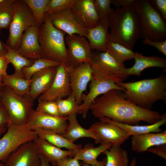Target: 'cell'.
I'll return each mask as SVG.
<instances>
[{
    "mask_svg": "<svg viewBox=\"0 0 166 166\" xmlns=\"http://www.w3.org/2000/svg\"><path fill=\"white\" fill-rule=\"evenodd\" d=\"M38 137L43 139L59 148H63L68 150H76L82 148L81 144L72 143L60 135L53 131L43 128H36L33 130Z\"/></svg>",
    "mask_w": 166,
    "mask_h": 166,
    "instance_id": "cell-28",
    "label": "cell"
},
{
    "mask_svg": "<svg viewBox=\"0 0 166 166\" xmlns=\"http://www.w3.org/2000/svg\"><path fill=\"white\" fill-rule=\"evenodd\" d=\"M33 141L39 154L44 157L53 166H56L58 162L65 157L73 158L76 151L62 150L38 137Z\"/></svg>",
    "mask_w": 166,
    "mask_h": 166,
    "instance_id": "cell-22",
    "label": "cell"
},
{
    "mask_svg": "<svg viewBox=\"0 0 166 166\" xmlns=\"http://www.w3.org/2000/svg\"><path fill=\"white\" fill-rule=\"evenodd\" d=\"M132 4L138 15L141 37L143 39L154 41L166 39V23L148 0H134Z\"/></svg>",
    "mask_w": 166,
    "mask_h": 166,
    "instance_id": "cell-5",
    "label": "cell"
},
{
    "mask_svg": "<svg viewBox=\"0 0 166 166\" xmlns=\"http://www.w3.org/2000/svg\"><path fill=\"white\" fill-rule=\"evenodd\" d=\"M4 85L10 88L15 93L21 96H29L31 80L19 77L14 74L2 76Z\"/></svg>",
    "mask_w": 166,
    "mask_h": 166,
    "instance_id": "cell-29",
    "label": "cell"
},
{
    "mask_svg": "<svg viewBox=\"0 0 166 166\" xmlns=\"http://www.w3.org/2000/svg\"><path fill=\"white\" fill-rule=\"evenodd\" d=\"M17 0H0V6L15 4Z\"/></svg>",
    "mask_w": 166,
    "mask_h": 166,
    "instance_id": "cell-49",
    "label": "cell"
},
{
    "mask_svg": "<svg viewBox=\"0 0 166 166\" xmlns=\"http://www.w3.org/2000/svg\"><path fill=\"white\" fill-rule=\"evenodd\" d=\"M47 16L53 26L66 35L76 34L85 37L88 29L79 22L70 9Z\"/></svg>",
    "mask_w": 166,
    "mask_h": 166,
    "instance_id": "cell-16",
    "label": "cell"
},
{
    "mask_svg": "<svg viewBox=\"0 0 166 166\" xmlns=\"http://www.w3.org/2000/svg\"><path fill=\"white\" fill-rule=\"evenodd\" d=\"M90 64L93 76L99 79L112 80L117 83L128 77L124 65L117 62L107 51L93 53Z\"/></svg>",
    "mask_w": 166,
    "mask_h": 166,
    "instance_id": "cell-7",
    "label": "cell"
},
{
    "mask_svg": "<svg viewBox=\"0 0 166 166\" xmlns=\"http://www.w3.org/2000/svg\"><path fill=\"white\" fill-rule=\"evenodd\" d=\"M111 2L112 0H94L95 10L100 18L108 17L113 9Z\"/></svg>",
    "mask_w": 166,
    "mask_h": 166,
    "instance_id": "cell-39",
    "label": "cell"
},
{
    "mask_svg": "<svg viewBox=\"0 0 166 166\" xmlns=\"http://www.w3.org/2000/svg\"><path fill=\"white\" fill-rule=\"evenodd\" d=\"M26 58L35 60L42 57V49L38 40V27H31L26 30L20 38L18 50Z\"/></svg>",
    "mask_w": 166,
    "mask_h": 166,
    "instance_id": "cell-18",
    "label": "cell"
},
{
    "mask_svg": "<svg viewBox=\"0 0 166 166\" xmlns=\"http://www.w3.org/2000/svg\"><path fill=\"white\" fill-rule=\"evenodd\" d=\"M77 0H49L47 5L45 15L67 9H71Z\"/></svg>",
    "mask_w": 166,
    "mask_h": 166,
    "instance_id": "cell-36",
    "label": "cell"
},
{
    "mask_svg": "<svg viewBox=\"0 0 166 166\" xmlns=\"http://www.w3.org/2000/svg\"><path fill=\"white\" fill-rule=\"evenodd\" d=\"M9 63L5 56H0V76H3L7 74L6 70Z\"/></svg>",
    "mask_w": 166,
    "mask_h": 166,
    "instance_id": "cell-45",
    "label": "cell"
},
{
    "mask_svg": "<svg viewBox=\"0 0 166 166\" xmlns=\"http://www.w3.org/2000/svg\"><path fill=\"white\" fill-rule=\"evenodd\" d=\"M136 159L135 157H134L130 163V166H136Z\"/></svg>",
    "mask_w": 166,
    "mask_h": 166,
    "instance_id": "cell-52",
    "label": "cell"
},
{
    "mask_svg": "<svg viewBox=\"0 0 166 166\" xmlns=\"http://www.w3.org/2000/svg\"><path fill=\"white\" fill-rule=\"evenodd\" d=\"M103 153L106 156V166H128V152L121 146L112 145Z\"/></svg>",
    "mask_w": 166,
    "mask_h": 166,
    "instance_id": "cell-31",
    "label": "cell"
},
{
    "mask_svg": "<svg viewBox=\"0 0 166 166\" xmlns=\"http://www.w3.org/2000/svg\"><path fill=\"white\" fill-rule=\"evenodd\" d=\"M77 115L73 114L67 117V125L62 135L73 143L80 138L86 137L93 139L97 143L96 137L89 129L85 128L80 124L77 119Z\"/></svg>",
    "mask_w": 166,
    "mask_h": 166,
    "instance_id": "cell-26",
    "label": "cell"
},
{
    "mask_svg": "<svg viewBox=\"0 0 166 166\" xmlns=\"http://www.w3.org/2000/svg\"><path fill=\"white\" fill-rule=\"evenodd\" d=\"M152 7L160 15L163 19L166 21V0H148Z\"/></svg>",
    "mask_w": 166,
    "mask_h": 166,
    "instance_id": "cell-40",
    "label": "cell"
},
{
    "mask_svg": "<svg viewBox=\"0 0 166 166\" xmlns=\"http://www.w3.org/2000/svg\"><path fill=\"white\" fill-rule=\"evenodd\" d=\"M15 4L0 6V30L9 29L13 17Z\"/></svg>",
    "mask_w": 166,
    "mask_h": 166,
    "instance_id": "cell-37",
    "label": "cell"
},
{
    "mask_svg": "<svg viewBox=\"0 0 166 166\" xmlns=\"http://www.w3.org/2000/svg\"><path fill=\"white\" fill-rule=\"evenodd\" d=\"M122 91L111 90L97 98L90 109L93 116L131 125H138L141 121L152 124L161 119L159 112L137 106L125 98Z\"/></svg>",
    "mask_w": 166,
    "mask_h": 166,
    "instance_id": "cell-1",
    "label": "cell"
},
{
    "mask_svg": "<svg viewBox=\"0 0 166 166\" xmlns=\"http://www.w3.org/2000/svg\"><path fill=\"white\" fill-rule=\"evenodd\" d=\"M10 121L7 112L1 102L0 103V127L7 126Z\"/></svg>",
    "mask_w": 166,
    "mask_h": 166,
    "instance_id": "cell-43",
    "label": "cell"
},
{
    "mask_svg": "<svg viewBox=\"0 0 166 166\" xmlns=\"http://www.w3.org/2000/svg\"><path fill=\"white\" fill-rule=\"evenodd\" d=\"M67 123V117L49 115L34 110L27 124L33 130L36 128H43L62 135Z\"/></svg>",
    "mask_w": 166,
    "mask_h": 166,
    "instance_id": "cell-17",
    "label": "cell"
},
{
    "mask_svg": "<svg viewBox=\"0 0 166 166\" xmlns=\"http://www.w3.org/2000/svg\"><path fill=\"white\" fill-rule=\"evenodd\" d=\"M7 52L4 43H2L0 40V56H5Z\"/></svg>",
    "mask_w": 166,
    "mask_h": 166,
    "instance_id": "cell-50",
    "label": "cell"
},
{
    "mask_svg": "<svg viewBox=\"0 0 166 166\" xmlns=\"http://www.w3.org/2000/svg\"><path fill=\"white\" fill-rule=\"evenodd\" d=\"M142 42L145 44L154 47L160 52L166 56V39L161 41H154L148 39H144L143 40Z\"/></svg>",
    "mask_w": 166,
    "mask_h": 166,
    "instance_id": "cell-41",
    "label": "cell"
},
{
    "mask_svg": "<svg viewBox=\"0 0 166 166\" xmlns=\"http://www.w3.org/2000/svg\"><path fill=\"white\" fill-rule=\"evenodd\" d=\"M100 121L109 122L121 128L130 135L136 136L149 133H157L162 131L161 127L166 123V113L161 115V119L156 123L149 125H131L113 121L107 118H99Z\"/></svg>",
    "mask_w": 166,
    "mask_h": 166,
    "instance_id": "cell-25",
    "label": "cell"
},
{
    "mask_svg": "<svg viewBox=\"0 0 166 166\" xmlns=\"http://www.w3.org/2000/svg\"><path fill=\"white\" fill-rule=\"evenodd\" d=\"M65 35L53 26L48 17L45 16L43 23L38 27V40L42 49V57L69 65Z\"/></svg>",
    "mask_w": 166,
    "mask_h": 166,
    "instance_id": "cell-4",
    "label": "cell"
},
{
    "mask_svg": "<svg viewBox=\"0 0 166 166\" xmlns=\"http://www.w3.org/2000/svg\"><path fill=\"white\" fill-rule=\"evenodd\" d=\"M133 59L135 63L131 67L126 68L125 72L128 76L133 75L140 76L145 69L152 67H159L166 71V60L164 58L156 56H145L138 52H135Z\"/></svg>",
    "mask_w": 166,
    "mask_h": 166,
    "instance_id": "cell-23",
    "label": "cell"
},
{
    "mask_svg": "<svg viewBox=\"0 0 166 166\" xmlns=\"http://www.w3.org/2000/svg\"><path fill=\"white\" fill-rule=\"evenodd\" d=\"M89 87V93L86 94H82V103L79 105L81 114L84 118L86 117L91 105L98 97L111 90L115 89L123 91L124 90L113 80L99 79L93 75Z\"/></svg>",
    "mask_w": 166,
    "mask_h": 166,
    "instance_id": "cell-13",
    "label": "cell"
},
{
    "mask_svg": "<svg viewBox=\"0 0 166 166\" xmlns=\"http://www.w3.org/2000/svg\"><path fill=\"white\" fill-rule=\"evenodd\" d=\"M112 145L106 143H101L97 147L91 144H87L83 148L76 150L73 158L82 161V163L89 165L97 164L98 156L106 150L109 148Z\"/></svg>",
    "mask_w": 166,
    "mask_h": 166,
    "instance_id": "cell-27",
    "label": "cell"
},
{
    "mask_svg": "<svg viewBox=\"0 0 166 166\" xmlns=\"http://www.w3.org/2000/svg\"><path fill=\"white\" fill-rule=\"evenodd\" d=\"M56 101L60 116L67 117L71 114L81 113L80 105L78 103L75 95L72 92L66 98L58 99Z\"/></svg>",
    "mask_w": 166,
    "mask_h": 166,
    "instance_id": "cell-33",
    "label": "cell"
},
{
    "mask_svg": "<svg viewBox=\"0 0 166 166\" xmlns=\"http://www.w3.org/2000/svg\"><path fill=\"white\" fill-rule=\"evenodd\" d=\"M69 65L61 63L56 67V73L49 88L40 95L38 100L56 101L67 97L71 93L68 70Z\"/></svg>",
    "mask_w": 166,
    "mask_h": 166,
    "instance_id": "cell-12",
    "label": "cell"
},
{
    "mask_svg": "<svg viewBox=\"0 0 166 166\" xmlns=\"http://www.w3.org/2000/svg\"><path fill=\"white\" fill-rule=\"evenodd\" d=\"M7 130L0 139V161L3 163L7 156L23 144L34 141L38 136L27 124L19 125L10 121Z\"/></svg>",
    "mask_w": 166,
    "mask_h": 166,
    "instance_id": "cell-9",
    "label": "cell"
},
{
    "mask_svg": "<svg viewBox=\"0 0 166 166\" xmlns=\"http://www.w3.org/2000/svg\"><path fill=\"white\" fill-rule=\"evenodd\" d=\"M1 102L7 112L10 121L19 125L27 124L34 110V101L28 95H17L4 85Z\"/></svg>",
    "mask_w": 166,
    "mask_h": 166,
    "instance_id": "cell-6",
    "label": "cell"
},
{
    "mask_svg": "<svg viewBox=\"0 0 166 166\" xmlns=\"http://www.w3.org/2000/svg\"><path fill=\"white\" fill-rule=\"evenodd\" d=\"M92 50L106 52L110 41L109 23L107 17L100 18L97 25L88 29L85 37Z\"/></svg>",
    "mask_w": 166,
    "mask_h": 166,
    "instance_id": "cell-19",
    "label": "cell"
},
{
    "mask_svg": "<svg viewBox=\"0 0 166 166\" xmlns=\"http://www.w3.org/2000/svg\"><path fill=\"white\" fill-rule=\"evenodd\" d=\"M97 139V143H108L121 146L130 135L123 129L110 122L100 121L89 128Z\"/></svg>",
    "mask_w": 166,
    "mask_h": 166,
    "instance_id": "cell-11",
    "label": "cell"
},
{
    "mask_svg": "<svg viewBox=\"0 0 166 166\" xmlns=\"http://www.w3.org/2000/svg\"><path fill=\"white\" fill-rule=\"evenodd\" d=\"M40 163L39 154L33 141L21 145L3 163L5 166H38Z\"/></svg>",
    "mask_w": 166,
    "mask_h": 166,
    "instance_id": "cell-14",
    "label": "cell"
},
{
    "mask_svg": "<svg viewBox=\"0 0 166 166\" xmlns=\"http://www.w3.org/2000/svg\"><path fill=\"white\" fill-rule=\"evenodd\" d=\"M147 151L166 160V144L153 146L149 148Z\"/></svg>",
    "mask_w": 166,
    "mask_h": 166,
    "instance_id": "cell-42",
    "label": "cell"
},
{
    "mask_svg": "<svg viewBox=\"0 0 166 166\" xmlns=\"http://www.w3.org/2000/svg\"><path fill=\"white\" fill-rule=\"evenodd\" d=\"M134 0H112L111 4L117 9L132 4Z\"/></svg>",
    "mask_w": 166,
    "mask_h": 166,
    "instance_id": "cell-46",
    "label": "cell"
},
{
    "mask_svg": "<svg viewBox=\"0 0 166 166\" xmlns=\"http://www.w3.org/2000/svg\"><path fill=\"white\" fill-rule=\"evenodd\" d=\"M110 40L132 50L140 38L139 20L132 4L113 9L108 16Z\"/></svg>",
    "mask_w": 166,
    "mask_h": 166,
    "instance_id": "cell-2",
    "label": "cell"
},
{
    "mask_svg": "<svg viewBox=\"0 0 166 166\" xmlns=\"http://www.w3.org/2000/svg\"><path fill=\"white\" fill-rule=\"evenodd\" d=\"M79 22L87 29L96 26L100 18L94 4V0H77L71 8Z\"/></svg>",
    "mask_w": 166,
    "mask_h": 166,
    "instance_id": "cell-20",
    "label": "cell"
},
{
    "mask_svg": "<svg viewBox=\"0 0 166 166\" xmlns=\"http://www.w3.org/2000/svg\"><path fill=\"white\" fill-rule=\"evenodd\" d=\"M56 166H81L79 161L69 156L65 157L60 160Z\"/></svg>",
    "mask_w": 166,
    "mask_h": 166,
    "instance_id": "cell-44",
    "label": "cell"
},
{
    "mask_svg": "<svg viewBox=\"0 0 166 166\" xmlns=\"http://www.w3.org/2000/svg\"><path fill=\"white\" fill-rule=\"evenodd\" d=\"M37 26L30 9L23 0H17L14 5L13 17L9 28L7 45L18 50L21 36L29 28Z\"/></svg>",
    "mask_w": 166,
    "mask_h": 166,
    "instance_id": "cell-8",
    "label": "cell"
},
{
    "mask_svg": "<svg viewBox=\"0 0 166 166\" xmlns=\"http://www.w3.org/2000/svg\"><path fill=\"white\" fill-rule=\"evenodd\" d=\"M166 144V130L157 133H149L132 136L131 149L138 153L147 151L154 146Z\"/></svg>",
    "mask_w": 166,
    "mask_h": 166,
    "instance_id": "cell-24",
    "label": "cell"
},
{
    "mask_svg": "<svg viewBox=\"0 0 166 166\" xmlns=\"http://www.w3.org/2000/svg\"><path fill=\"white\" fill-rule=\"evenodd\" d=\"M7 127H0V135L5 131Z\"/></svg>",
    "mask_w": 166,
    "mask_h": 166,
    "instance_id": "cell-53",
    "label": "cell"
},
{
    "mask_svg": "<svg viewBox=\"0 0 166 166\" xmlns=\"http://www.w3.org/2000/svg\"><path fill=\"white\" fill-rule=\"evenodd\" d=\"M31 11L37 26H40L43 23L46 9L49 0H23Z\"/></svg>",
    "mask_w": 166,
    "mask_h": 166,
    "instance_id": "cell-35",
    "label": "cell"
},
{
    "mask_svg": "<svg viewBox=\"0 0 166 166\" xmlns=\"http://www.w3.org/2000/svg\"><path fill=\"white\" fill-rule=\"evenodd\" d=\"M61 63L57 61L41 57L34 60L31 66L23 68L22 71L24 78L30 80L35 73L47 67H57Z\"/></svg>",
    "mask_w": 166,
    "mask_h": 166,
    "instance_id": "cell-34",
    "label": "cell"
},
{
    "mask_svg": "<svg viewBox=\"0 0 166 166\" xmlns=\"http://www.w3.org/2000/svg\"><path fill=\"white\" fill-rule=\"evenodd\" d=\"M106 157L104 158L100 161H98V163L95 165H89L82 163V166H106Z\"/></svg>",
    "mask_w": 166,
    "mask_h": 166,
    "instance_id": "cell-47",
    "label": "cell"
},
{
    "mask_svg": "<svg viewBox=\"0 0 166 166\" xmlns=\"http://www.w3.org/2000/svg\"><path fill=\"white\" fill-rule=\"evenodd\" d=\"M68 70L71 92L75 95L78 103L80 105L81 95L86 90L92 77L91 64L85 63L75 67L69 65Z\"/></svg>",
    "mask_w": 166,
    "mask_h": 166,
    "instance_id": "cell-15",
    "label": "cell"
},
{
    "mask_svg": "<svg viewBox=\"0 0 166 166\" xmlns=\"http://www.w3.org/2000/svg\"><path fill=\"white\" fill-rule=\"evenodd\" d=\"M4 45L7 50L5 56L14 68L15 72L14 74L24 78L22 71V69L32 65L34 60L26 58L20 54L18 50L11 48L4 43Z\"/></svg>",
    "mask_w": 166,
    "mask_h": 166,
    "instance_id": "cell-30",
    "label": "cell"
},
{
    "mask_svg": "<svg viewBox=\"0 0 166 166\" xmlns=\"http://www.w3.org/2000/svg\"><path fill=\"white\" fill-rule=\"evenodd\" d=\"M107 51L117 62L121 64L133 59L135 54L132 50L110 40L108 45Z\"/></svg>",
    "mask_w": 166,
    "mask_h": 166,
    "instance_id": "cell-32",
    "label": "cell"
},
{
    "mask_svg": "<svg viewBox=\"0 0 166 166\" xmlns=\"http://www.w3.org/2000/svg\"><path fill=\"white\" fill-rule=\"evenodd\" d=\"M41 160L40 164L38 166H50L49 163L43 156L39 155Z\"/></svg>",
    "mask_w": 166,
    "mask_h": 166,
    "instance_id": "cell-48",
    "label": "cell"
},
{
    "mask_svg": "<svg viewBox=\"0 0 166 166\" xmlns=\"http://www.w3.org/2000/svg\"><path fill=\"white\" fill-rule=\"evenodd\" d=\"M38 103L36 111L47 114L60 116L56 101L38 100Z\"/></svg>",
    "mask_w": 166,
    "mask_h": 166,
    "instance_id": "cell-38",
    "label": "cell"
},
{
    "mask_svg": "<svg viewBox=\"0 0 166 166\" xmlns=\"http://www.w3.org/2000/svg\"><path fill=\"white\" fill-rule=\"evenodd\" d=\"M2 76H0V103L2 102V93L4 84L2 81Z\"/></svg>",
    "mask_w": 166,
    "mask_h": 166,
    "instance_id": "cell-51",
    "label": "cell"
},
{
    "mask_svg": "<svg viewBox=\"0 0 166 166\" xmlns=\"http://www.w3.org/2000/svg\"><path fill=\"white\" fill-rule=\"evenodd\" d=\"M0 166H5L4 164L2 162L0 163Z\"/></svg>",
    "mask_w": 166,
    "mask_h": 166,
    "instance_id": "cell-54",
    "label": "cell"
},
{
    "mask_svg": "<svg viewBox=\"0 0 166 166\" xmlns=\"http://www.w3.org/2000/svg\"><path fill=\"white\" fill-rule=\"evenodd\" d=\"M65 41L69 65L75 67L85 63L91 64L93 53L85 37L76 34L66 35Z\"/></svg>",
    "mask_w": 166,
    "mask_h": 166,
    "instance_id": "cell-10",
    "label": "cell"
},
{
    "mask_svg": "<svg viewBox=\"0 0 166 166\" xmlns=\"http://www.w3.org/2000/svg\"><path fill=\"white\" fill-rule=\"evenodd\" d=\"M56 67H47L33 75L29 94L31 100L34 101L49 88L56 75Z\"/></svg>",
    "mask_w": 166,
    "mask_h": 166,
    "instance_id": "cell-21",
    "label": "cell"
},
{
    "mask_svg": "<svg viewBox=\"0 0 166 166\" xmlns=\"http://www.w3.org/2000/svg\"><path fill=\"white\" fill-rule=\"evenodd\" d=\"M117 84L124 89L125 98L143 108L151 110L158 101H166V76L164 73L153 79Z\"/></svg>",
    "mask_w": 166,
    "mask_h": 166,
    "instance_id": "cell-3",
    "label": "cell"
}]
</instances>
